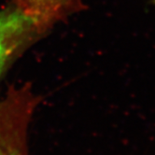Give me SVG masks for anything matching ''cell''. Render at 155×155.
Wrapping results in <instances>:
<instances>
[{
	"label": "cell",
	"mask_w": 155,
	"mask_h": 155,
	"mask_svg": "<svg viewBox=\"0 0 155 155\" xmlns=\"http://www.w3.org/2000/svg\"><path fill=\"white\" fill-rule=\"evenodd\" d=\"M37 98L26 85L0 99V155H28V127Z\"/></svg>",
	"instance_id": "obj_1"
},
{
	"label": "cell",
	"mask_w": 155,
	"mask_h": 155,
	"mask_svg": "<svg viewBox=\"0 0 155 155\" xmlns=\"http://www.w3.org/2000/svg\"><path fill=\"white\" fill-rule=\"evenodd\" d=\"M46 32L13 2L0 10V77L12 62Z\"/></svg>",
	"instance_id": "obj_2"
},
{
	"label": "cell",
	"mask_w": 155,
	"mask_h": 155,
	"mask_svg": "<svg viewBox=\"0 0 155 155\" xmlns=\"http://www.w3.org/2000/svg\"><path fill=\"white\" fill-rule=\"evenodd\" d=\"M13 3L47 31L81 8V0H14Z\"/></svg>",
	"instance_id": "obj_3"
},
{
	"label": "cell",
	"mask_w": 155,
	"mask_h": 155,
	"mask_svg": "<svg viewBox=\"0 0 155 155\" xmlns=\"http://www.w3.org/2000/svg\"><path fill=\"white\" fill-rule=\"evenodd\" d=\"M151 4L155 5V0H151Z\"/></svg>",
	"instance_id": "obj_4"
}]
</instances>
